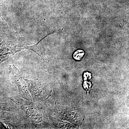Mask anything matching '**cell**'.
Here are the masks:
<instances>
[{
	"mask_svg": "<svg viewBox=\"0 0 129 129\" xmlns=\"http://www.w3.org/2000/svg\"><path fill=\"white\" fill-rule=\"evenodd\" d=\"M10 70L16 80V83L18 85L19 90L22 92L26 93L27 91L26 87L27 88L28 87L30 90V92H32L30 89L31 87L29 85L31 84L30 82H29L30 81L23 79L21 77L18 70L17 69L14 65H11L10 66Z\"/></svg>",
	"mask_w": 129,
	"mask_h": 129,
	"instance_id": "6da1fadb",
	"label": "cell"
},
{
	"mask_svg": "<svg viewBox=\"0 0 129 129\" xmlns=\"http://www.w3.org/2000/svg\"><path fill=\"white\" fill-rule=\"evenodd\" d=\"M84 54V52L83 50H78L74 53L73 57L76 60H80L82 59Z\"/></svg>",
	"mask_w": 129,
	"mask_h": 129,
	"instance_id": "7a4b0ae2",
	"label": "cell"
},
{
	"mask_svg": "<svg viewBox=\"0 0 129 129\" xmlns=\"http://www.w3.org/2000/svg\"><path fill=\"white\" fill-rule=\"evenodd\" d=\"M39 43H37V44L36 45H34L31 46H25L23 47V48H22V49H23V48H25V49H28L29 50H31L33 51H34L35 52H36V53H37V54H39V55L40 56H41V55L40 54L39 52V51H38V48H37V45H38V44L39 43Z\"/></svg>",
	"mask_w": 129,
	"mask_h": 129,
	"instance_id": "3957f363",
	"label": "cell"
},
{
	"mask_svg": "<svg viewBox=\"0 0 129 129\" xmlns=\"http://www.w3.org/2000/svg\"><path fill=\"white\" fill-rule=\"evenodd\" d=\"M4 104L3 103H0V109H2V110H6V108H5V107H4L5 105H4Z\"/></svg>",
	"mask_w": 129,
	"mask_h": 129,
	"instance_id": "277c9868",
	"label": "cell"
}]
</instances>
